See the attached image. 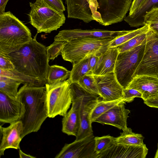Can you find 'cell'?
Returning a JSON list of instances; mask_svg holds the SVG:
<instances>
[{
    "mask_svg": "<svg viewBox=\"0 0 158 158\" xmlns=\"http://www.w3.org/2000/svg\"><path fill=\"white\" fill-rule=\"evenodd\" d=\"M37 34L18 49L6 55L11 61L17 71L47 82L50 66L47 48L37 41Z\"/></svg>",
    "mask_w": 158,
    "mask_h": 158,
    "instance_id": "cell-1",
    "label": "cell"
},
{
    "mask_svg": "<svg viewBox=\"0 0 158 158\" xmlns=\"http://www.w3.org/2000/svg\"><path fill=\"white\" fill-rule=\"evenodd\" d=\"M17 98L23 104L25 112L19 120L22 123V139L31 132H37L48 117L46 88L25 84L18 91Z\"/></svg>",
    "mask_w": 158,
    "mask_h": 158,
    "instance_id": "cell-2",
    "label": "cell"
},
{
    "mask_svg": "<svg viewBox=\"0 0 158 158\" xmlns=\"http://www.w3.org/2000/svg\"><path fill=\"white\" fill-rule=\"evenodd\" d=\"M32 39L30 29L10 11L0 14V52L8 54Z\"/></svg>",
    "mask_w": 158,
    "mask_h": 158,
    "instance_id": "cell-3",
    "label": "cell"
},
{
    "mask_svg": "<svg viewBox=\"0 0 158 158\" xmlns=\"http://www.w3.org/2000/svg\"><path fill=\"white\" fill-rule=\"evenodd\" d=\"M115 39L82 37L66 41L61 52L62 56L64 60L73 64L93 55L99 56L108 49L110 44Z\"/></svg>",
    "mask_w": 158,
    "mask_h": 158,
    "instance_id": "cell-4",
    "label": "cell"
},
{
    "mask_svg": "<svg viewBox=\"0 0 158 158\" xmlns=\"http://www.w3.org/2000/svg\"><path fill=\"white\" fill-rule=\"evenodd\" d=\"M29 4L31 9L28 15L30 23L36 29L37 33H50L64 23L66 18L64 13L52 8L43 0H36Z\"/></svg>",
    "mask_w": 158,
    "mask_h": 158,
    "instance_id": "cell-5",
    "label": "cell"
},
{
    "mask_svg": "<svg viewBox=\"0 0 158 158\" xmlns=\"http://www.w3.org/2000/svg\"><path fill=\"white\" fill-rule=\"evenodd\" d=\"M146 40L128 51L119 53L114 73L123 89L127 88L133 79V75L141 61L145 50Z\"/></svg>",
    "mask_w": 158,
    "mask_h": 158,
    "instance_id": "cell-6",
    "label": "cell"
},
{
    "mask_svg": "<svg viewBox=\"0 0 158 158\" xmlns=\"http://www.w3.org/2000/svg\"><path fill=\"white\" fill-rule=\"evenodd\" d=\"M71 83L68 79L52 85L45 84L48 117L64 116L67 112L72 103Z\"/></svg>",
    "mask_w": 158,
    "mask_h": 158,
    "instance_id": "cell-7",
    "label": "cell"
},
{
    "mask_svg": "<svg viewBox=\"0 0 158 158\" xmlns=\"http://www.w3.org/2000/svg\"><path fill=\"white\" fill-rule=\"evenodd\" d=\"M97 0L98 7L94 19L104 26L122 22L132 2V0Z\"/></svg>",
    "mask_w": 158,
    "mask_h": 158,
    "instance_id": "cell-8",
    "label": "cell"
},
{
    "mask_svg": "<svg viewBox=\"0 0 158 158\" xmlns=\"http://www.w3.org/2000/svg\"><path fill=\"white\" fill-rule=\"evenodd\" d=\"M140 75L158 77V34L150 28L147 32L143 55L133 78Z\"/></svg>",
    "mask_w": 158,
    "mask_h": 158,
    "instance_id": "cell-9",
    "label": "cell"
},
{
    "mask_svg": "<svg viewBox=\"0 0 158 158\" xmlns=\"http://www.w3.org/2000/svg\"><path fill=\"white\" fill-rule=\"evenodd\" d=\"M70 87L72 106L70 110L63 116L62 131L68 135L76 137L80 125L81 86L77 83L71 82Z\"/></svg>",
    "mask_w": 158,
    "mask_h": 158,
    "instance_id": "cell-10",
    "label": "cell"
},
{
    "mask_svg": "<svg viewBox=\"0 0 158 158\" xmlns=\"http://www.w3.org/2000/svg\"><path fill=\"white\" fill-rule=\"evenodd\" d=\"M95 137L93 133L83 139L65 144L55 158H98L95 151Z\"/></svg>",
    "mask_w": 158,
    "mask_h": 158,
    "instance_id": "cell-11",
    "label": "cell"
},
{
    "mask_svg": "<svg viewBox=\"0 0 158 158\" xmlns=\"http://www.w3.org/2000/svg\"><path fill=\"white\" fill-rule=\"evenodd\" d=\"M81 93L80 125L76 140L83 139L93 133L91 115L100 97L90 93L81 86Z\"/></svg>",
    "mask_w": 158,
    "mask_h": 158,
    "instance_id": "cell-12",
    "label": "cell"
},
{
    "mask_svg": "<svg viewBox=\"0 0 158 158\" xmlns=\"http://www.w3.org/2000/svg\"><path fill=\"white\" fill-rule=\"evenodd\" d=\"M102 99L111 101L122 99L123 88L117 79L114 72L103 75H93Z\"/></svg>",
    "mask_w": 158,
    "mask_h": 158,
    "instance_id": "cell-13",
    "label": "cell"
},
{
    "mask_svg": "<svg viewBox=\"0 0 158 158\" xmlns=\"http://www.w3.org/2000/svg\"><path fill=\"white\" fill-rule=\"evenodd\" d=\"M130 30L112 31L95 29L92 30H82L81 29L64 30L59 32L55 37L54 40L68 41L82 37L115 38L127 33Z\"/></svg>",
    "mask_w": 158,
    "mask_h": 158,
    "instance_id": "cell-14",
    "label": "cell"
},
{
    "mask_svg": "<svg viewBox=\"0 0 158 158\" xmlns=\"http://www.w3.org/2000/svg\"><path fill=\"white\" fill-rule=\"evenodd\" d=\"M25 112L23 103L0 91V122L10 124L19 121Z\"/></svg>",
    "mask_w": 158,
    "mask_h": 158,
    "instance_id": "cell-15",
    "label": "cell"
},
{
    "mask_svg": "<svg viewBox=\"0 0 158 158\" xmlns=\"http://www.w3.org/2000/svg\"><path fill=\"white\" fill-rule=\"evenodd\" d=\"M0 127V156L4 155L6 149H20L19 144L22 139L21 135L23 131L22 122L19 120L10 123L7 127H2L1 126Z\"/></svg>",
    "mask_w": 158,
    "mask_h": 158,
    "instance_id": "cell-16",
    "label": "cell"
},
{
    "mask_svg": "<svg viewBox=\"0 0 158 158\" xmlns=\"http://www.w3.org/2000/svg\"><path fill=\"white\" fill-rule=\"evenodd\" d=\"M123 102L111 108L94 121L102 124L110 125L123 131L127 127V120L130 111L125 108Z\"/></svg>",
    "mask_w": 158,
    "mask_h": 158,
    "instance_id": "cell-17",
    "label": "cell"
},
{
    "mask_svg": "<svg viewBox=\"0 0 158 158\" xmlns=\"http://www.w3.org/2000/svg\"><path fill=\"white\" fill-rule=\"evenodd\" d=\"M148 151L144 144L140 146L115 144L108 150L99 154L98 158H145Z\"/></svg>",
    "mask_w": 158,
    "mask_h": 158,
    "instance_id": "cell-18",
    "label": "cell"
},
{
    "mask_svg": "<svg viewBox=\"0 0 158 158\" xmlns=\"http://www.w3.org/2000/svg\"><path fill=\"white\" fill-rule=\"evenodd\" d=\"M127 88L140 92L143 101L158 96V77L148 75L135 77Z\"/></svg>",
    "mask_w": 158,
    "mask_h": 158,
    "instance_id": "cell-19",
    "label": "cell"
},
{
    "mask_svg": "<svg viewBox=\"0 0 158 158\" xmlns=\"http://www.w3.org/2000/svg\"><path fill=\"white\" fill-rule=\"evenodd\" d=\"M67 5L68 17L78 19L85 23L94 19L87 0H66Z\"/></svg>",
    "mask_w": 158,
    "mask_h": 158,
    "instance_id": "cell-20",
    "label": "cell"
},
{
    "mask_svg": "<svg viewBox=\"0 0 158 158\" xmlns=\"http://www.w3.org/2000/svg\"><path fill=\"white\" fill-rule=\"evenodd\" d=\"M117 47L109 48L99 56V59L93 72V74L103 75L114 72L118 55L119 53Z\"/></svg>",
    "mask_w": 158,
    "mask_h": 158,
    "instance_id": "cell-21",
    "label": "cell"
},
{
    "mask_svg": "<svg viewBox=\"0 0 158 158\" xmlns=\"http://www.w3.org/2000/svg\"><path fill=\"white\" fill-rule=\"evenodd\" d=\"M153 8H158V0H146L137 10L128 14L123 20L131 27L143 26L145 16Z\"/></svg>",
    "mask_w": 158,
    "mask_h": 158,
    "instance_id": "cell-22",
    "label": "cell"
},
{
    "mask_svg": "<svg viewBox=\"0 0 158 158\" xmlns=\"http://www.w3.org/2000/svg\"><path fill=\"white\" fill-rule=\"evenodd\" d=\"M144 137L140 134L133 132L130 128H127L121 133L118 137L115 138V144L117 145L140 146L144 144Z\"/></svg>",
    "mask_w": 158,
    "mask_h": 158,
    "instance_id": "cell-23",
    "label": "cell"
},
{
    "mask_svg": "<svg viewBox=\"0 0 158 158\" xmlns=\"http://www.w3.org/2000/svg\"><path fill=\"white\" fill-rule=\"evenodd\" d=\"M23 82L18 79L0 75V91L13 98L17 99L18 89Z\"/></svg>",
    "mask_w": 158,
    "mask_h": 158,
    "instance_id": "cell-24",
    "label": "cell"
},
{
    "mask_svg": "<svg viewBox=\"0 0 158 158\" xmlns=\"http://www.w3.org/2000/svg\"><path fill=\"white\" fill-rule=\"evenodd\" d=\"M0 75L6 76L20 80L24 84L31 86H44L47 82L45 81L29 77L20 73L15 69L13 70H7L0 69Z\"/></svg>",
    "mask_w": 158,
    "mask_h": 158,
    "instance_id": "cell-25",
    "label": "cell"
},
{
    "mask_svg": "<svg viewBox=\"0 0 158 158\" xmlns=\"http://www.w3.org/2000/svg\"><path fill=\"white\" fill-rule=\"evenodd\" d=\"M89 57L74 64L69 79L71 82L77 83L83 77L87 74H93L89 63Z\"/></svg>",
    "mask_w": 158,
    "mask_h": 158,
    "instance_id": "cell-26",
    "label": "cell"
},
{
    "mask_svg": "<svg viewBox=\"0 0 158 158\" xmlns=\"http://www.w3.org/2000/svg\"><path fill=\"white\" fill-rule=\"evenodd\" d=\"M71 71L62 66H50L48 74L47 83L49 85L64 81L69 78Z\"/></svg>",
    "mask_w": 158,
    "mask_h": 158,
    "instance_id": "cell-27",
    "label": "cell"
},
{
    "mask_svg": "<svg viewBox=\"0 0 158 158\" xmlns=\"http://www.w3.org/2000/svg\"><path fill=\"white\" fill-rule=\"evenodd\" d=\"M123 102L122 99L111 101H105L102 99L101 100L99 99L92 112L91 115V122H94L96 119L104 113Z\"/></svg>",
    "mask_w": 158,
    "mask_h": 158,
    "instance_id": "cell-28",
    "label": "cell"
},
{
    "mask_svg": "<svg viewBox=\"0 0 158 158\" xmlns=\"http://www.w3.org/2000/svg\"><path fill=\"white\" fill-rule=\"evenodd\" d=\"M149 28V26L145 24L137 29L130 30L127 33L117 37L113 40L109 45V48L117 47L129 40L138 35L147 32Z\"/></svg>",
    "mask_w": 158,
    "mask_h": 158,
    "instance_id": "cell-29",
    "label": "cell"
},
{
    "mask_svg": "<svg viewBox=\"0 0 158 158\" xmlns=\"http://www.w3.org/2000/svg\"><path fill=\"white\" fill-rule=\"evenodd\" d=\"M114 139L109 135L95 137V151L99 154L107 151L115 144Z\"/></svg>",
    "mask_w": 158,
    "mask_h": 158,
    "instance_id": "cell-30",
    "label": "cell"
},
{
    "mask_svg": "<svg viewBox=\"0 0 158 158\" xmlns=\"http://www.w3.org/2000/svg\"><path fill=\"white\" fill-rule=\"evenodd\" d=\"M77 83L88 92L100 96L93 74L85 75L81 78Z\"/></svg>",
    "mask_w": 158,
    "mask_h": 158,
    "instance_id": "cell-31",
    "label": "cell"
},
{
    "mask_svg": "<svg viewBox=\"0 0 158 158\" xmlns=\"http://www.w3.org/2000/svg\"><path fill=\"white\" fill-rule=\"evenodd\" d=\"M147 32L138 35L125 43L117 47L119 52L130 50L143 43L146 39Z\"/></svg>",
    "mask_w": 158,
    "mask_h": 158,
    "instance_id": "cell-32",
    "label": "cell"
},
{
    "mask_svg": "<svg viewBox=\"0 0 158 158\" xmlns=\"http://www.w3.org/2000/svg\"><path fill=\"white\" fill-rule=\"evenodd\" d=\"M144 25H148L149 28L158 34V8H153L145 15Z\"/></svg>",
    "mask_w": 158,
    "mask_h": 158,
    "instance_id": "cell-33",
    "label": "cell"
},
{
    "mask_svg": "<svg viewBox=\"0 0 158 158\" xmlns=\"http://www.w3.org/2000/svg\"><path fill=\"white\" fill-rule=\"evenodd\" d=\"M66 41L54 40L52 44L47 47L48 60H54L59 55H61L63 46Z\"/></svg>",
    "mask_w": 158,
    "mask_h": 158,
    "instance_id": "cell-34",
    "label": "cell"
},
{
    "mask_svg": "<svg viewBox=\"0 0 158 158\" xmlns=\"http://www.w3.org/2000/svg\"><path fill=\"white\" fill-rule=\"evenodd\" d=\"M136 97L142 98V94L138 90L134 89H123V95L122 98L123 102L125 103L131 102Z\"/></svg>",
    "mask_w": 158,
    "mask_h": 158,
    "instance_id": "cell-35",
    "label": "cell"
},
{
    "mask_svg": "<svg viewBox=\"0 0 158 158\" xmlns=\"http://www.w3.org/2000/svg\"><path fill=\"white\" fill-rule=\"evenodd\" d=\"M0 69L7 70L15 69V67L6 56L0 52Z\"/></svg>",
    "mask_w": 158,
    "mask_h": 158,
    "instance_id": "cell-36",
    "label": "cell"
},
{
    "mask_svg": "<svg viewBox=\"0 0 158 158\" xmlns=\"http://www.w3.org/2000/svg\"><path fill=\"white\" fill-rule=\"evenodd\" d=\"M48 5L56 10L63 12L65 10L62 0H43Z\"/></svg>",
    "mask_w": 158,
    "mask_h": 158,
    "instance_id": "cell-37",
    "label": "cell"
},
{
    "mask_svg": "<svg viewBox=\"0 0 158 158\" xmlns=\"http://www.w3.org/2000/svg\"><path fill=\"white\" fill-rule=\"evenodd\" d=\"M146 0H133L129 9V14L130 15L137 10Z\"/></svg>",
    "mask_w": 158,
    "mask_h": 158,
    "instance_id": "cell-38",
    "label": "cell"
},
{
    "mask_svg": "<svg viewBox=\"0 0 158 158\" xmlns=\"http://www.w3.org/2000/svg\"><path fill=\"white\" fill-rule=\"evenodd\" d=\"M99 56L93 55L89 57V63L90 70L93 72L98 63Z\"/></svg>",
    "mask_w": 158,
    "mask_h": 158,
    "instance_id": "cell-39",
    "label": "cell"
},
{
    "mask_svg": "<svg viewBox=\"0 0 158 158\" xmlns=\"http://www.w3.org/2000/svg\"><path fill=\"white\" fill-rule=\"evenodd\" d=\"M144 103L148 106L158 108V96L144 101Z\"/></svg>",
    "mask_w": 158,
    "mask_h": 158,
    "instance_id": "cell-40",
    "label": "cell"
},
{
    "mask_svg": "<svg viewBox=\"0 0 158 158\" xmlns=\"http://www.w3.org/2000/svg\"><path fill=\"white\" fill-rule=\"evenodd\" d=\"M89 6L92 13V17H95L97 11L98 3L97 0H89Z\"/></svg>",
    "mask_w": 158,
    "mask_h": 158,
    "instance_id": "cell-41",
    "label": "cell"
},
{
    "mask_svg": "<svg viewBox=\"0 0 158 158\" xmlns=\"http://www.w3.org/2000/svg\"><path fill=\"white\" fill-rule=\"evenodd\" d=\"M9 0H0V14L5 13L6 5Z\"/></svg>",
    "mask_w": 158,
    "mask_h": 158,
    "instance_id": "cell-42",
    "label": "cell"
},
{
    "mask_svg": "<svg viewBox=\"0 0 158 158\" xmlns=\"http://www.w3.org/2000/svg\"><path fill=\"white\" fill-rule=\"evenodd\" d=\"M19 154L20 158H35V157L30 155L27 154L23 152L20 149H19Z\"/></svg>",
    "mask_w": 158,
    "mask_h": 158,
    "instance_id": "cell-43",
    "label": "cell"
},
{
    "mask_svg": "<svg viewBox=\"0 0 158 158\" xmlns=\"http://www.w3.org/2000/svg\"><path fill=\"white\" fill-rule=\"evenodd\" d=\"M155 158H158V143L157 144V149L156 150L155 155L154 156Z\"/></svg>",
    "mask_w": 158,
    "mask_h": 158,
    "instance_id": "cell-44",
    "label": "cell"
},
{
    "mask_svg": "<svg viewBox=\"0 0 158 158\" xmlns=\"http://www.w3.org/2000/svg\"><path fill=\"white\" fill-rule=\"evenodd\" d=\"M89 2V0H87Z\"/></svg>",
    "mask_w": 158,
    "mask_h": 158,
    "instance_id": "cell-45",
    "label": "cell"
}]
</instances>
